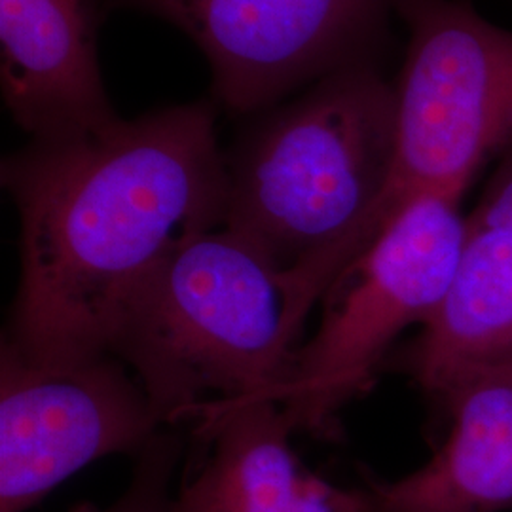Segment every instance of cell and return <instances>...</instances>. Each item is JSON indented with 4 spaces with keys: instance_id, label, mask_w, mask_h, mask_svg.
<instances>
[{
    "instance_id": "cell-1",
    "label": "cell",
    "mask_w": 512,
    "mask_h": 512,
    "mask_svg": "<svg viewBox=\"0 0 512 512\" xmlns=\"http://www.w3.org/2000/svg\"><path fill=\"white\" fill-rule=\"evenodd\" d=\"M217 103L152 110L2 160L19 285L2 340L37 359L109 353L135 294L186 241L224 226Z\"/></svg>"
},
{
    "instance_id": "cell-2",
    "label": "cell",
    "mask_w": 512,
    "mask_h": 512,
    "mask_svg": "<svg viewBox=\"0 0 512 512\" xmlns=\"http://www.w3.org/2000/svg\"><path fill=\"white\" fill-rule=\"evenodd\" d=\"M397 90L376 61L342 67L258 114L226 152L224 228L285 277L302 334L311 308L363 253L395 160Z\"/></svg>"
},
{
    "instance_id": "cell-3",
    "label": "cell",
    "mask_w": 512,
    "mask_h": 512,
    "mask_svg": "<svg viewBox=\"0 0 512 512\" xmlns=\"http://www.w3.org/2000/svg\"><path fill=\"white\" fill-rule=\"evenodd\" d=\"M296 338L285 277L249 239L222 226L186 241L152 274L109 353L173 425L205 401L260 397L281 384Z\"/></svg>"
},
{
    "instance_id": "cell-4",
    "label": "cell",
    "mask_w": 512,
    "mask_h": 512,
    "mask_svg": "<svg viewBox=\"0 0 512 512\" xmlns=\"http://www.w3.org/2000/svg\"><path fill=\"white\" fill-rule=\"evenodd\" d=\"M463 194L412 200L325 294L310 342L289 374L260 395L279 404L293 433L329 439L336 418L366 395L395 340L439 310L458 272L467 213Z\"/></svg>"
},
{
    "instance_id": "cell-5",
    "label": "cell",
    "mask_w": 512,
    "mask_h": 512,
    "mask_svg": "<svg viewBox=\"0 0 512 512\" xmlns=\"http://www.w3.org/2000/svg\"><path fill=\"white\" fill-rule=\"evenodd\" d=\"M397 16L408 48L395 80V160L365 251L404 205L433 192L465 196L484 165L512 150V31L471 0H397Z\"/></svg>"
},
{
    "instance_id": "cell-6",
    "label": "cell",
    "mask_w": 512,
    "mask_h": 512,
    "mask_svg": "<svg viewBox=\"0 0 512 512\" xmlns=\"http://www.w3.org/2000/svg\"><path fill=\"white\" fill-rule=\"evenodd\" d=\"M164 19L205 55L213 97L251 116L342 67L376 61L397 0H97Z\"/></svg>"
},
{
    "instance_id": "cell-7",
    "label": "cell",
    "mask_w": 512,
    "mask_h": 512,
    "mask_svg": "<svg viewBox=\"0 0 512 512\" xmlns=\"http://www.w3.org/2000/svg\"><path fill=\"white\" fill-rule=\"evenodd\" d=\"M165 425L112 353L37 359L0 346V512H27L97 459L143 452Z\"/></svg>"
},
{
    "instance_id": "cell-8",
    "label": "cell",
    "mask_w": 512,
    "mask_h": 512,
    "mask_svg": "<svg viewBox=\"0 0 512 512\" xmlns=\"http://www.w3.org/2000/svg\"><path fill=\"white\" fill-rule=\"evenodd\" d=\"M190 420L207 452L192 475L184 473L171 512H374L366 488L346 490L311 473L270 399L205 401Z\"/></svg>"
},
{
    "instance_id": "cell-9",
    "label": "cell",
    "mask_w": 512,
    "mask_h": 512,
    "mask_svg": "<svg viewBox=\"0 0 512 512\" xmlns=\"http://www.w3.org/2000/svg\"><path fill=\"white\" fill-rule=\"evenodd\" d=\"M395 365L433 399L461 372L512 366V150L467 213L450 291Z\"/></svg>"
},
{
    "instance_id": "cell-10",
    "label": "cell",
    "mask_w": 512,
    "mask_h": 512,
    "mask_svg": "<svg viewBox=\"0 0 512 512\" xmlns=\"http://www.w3.org/2000/svg\"><path fill=\"white\" fill-rule=\"evenodd\" d=\"M97 0H0V84L31 139H57L120 118L97 55Z\"/></svg>"
},
{
    "instance_id": "cell-11",
    "label": "cell",
    "mask_w": 512,
    "mask_h": 512,
    "mask_svg": "<svg viewBox=\"0 0 512 512\" xmlns=\"http://www.w3.org/2000/svg\"><path fill=\"white\" fill-rule=\"evenodd\" d=\"M450 433L418 471L366 478L374 512H503L512 509V366L461 372L437 399Z\"/></svg>"
},
{
    "instance_id": "cell-12",
    "label": "cell",
    "mask_w": 512,
    "mask_h": 512,
    "mask_svg": "<svg viewBox=\"0 0 512 512\" xmlns=\"http://www.w3.org/2000/svg\"><path fill=\"white\" fill-rule=\"evenodd\" d=\"M179 440L158 435L141 452L128 490L107 507L80 503L71 512H171L173 494L169 490L175 467L181 458Z\"/></svg>"
}]
</instances>
